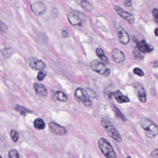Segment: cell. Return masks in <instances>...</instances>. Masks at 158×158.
I'll list each match as a JSON object with an SVG mask.
<instances>
[{"instance_id":"obj_1","label":"cell","mask_w":158,"mask_h":158,"mask_svg":"<svg viewBox=\"0 0 158 158\" xmlns=\"http://www.w3.org/2000/svg\"><path fill=\"white\" fill-rule=\"evenodd\" d=\"M140 124L148 138L154 139L158 135V126L150 119L143 117L141 119Z\"/></svg>"},{"instance_id":"obj_2","label":"cell","mask_w":158,"mask_h":158,"mask_svg":"<svg viewBox=\"0 0 158 158\" xmlns=\"http://www.w3.org/2000/svg\"><path fill=\"white\" fill-rule=\"evenodd\" d=\"M101 124L105 131L110 138L118 143H121L122 138L118 130L110 121L106 118H102Z\"/></svg>"},{"instance_id":"obj_3","label":"cell","mask_w":158,"mask_h":158,"mask_svg":"<svg viewBox=\"0 0 158 158\" xmlns=\"http://www.w3.org/2000/svg\"><path fill=\"white\" fill-rule=\"evenodd\" d=\"M98 147L101 152L106 158H117V154L111 144L104 138H99Z\"/></svg>"},{"instance_id":"obj_4","label":"cell","mask_w":158,"mask_h":158,"mask_svg":"<svg viewBox=\"0 0 158 158\" xmlns=\"http://www.w3.org/2000/svg\"><path fill=\"white\" fill-rule=\"evenodd\" d=\"M68 19L72 26L82 27L86 22L87 17L81 11L74 10L68 14Z\"/></svg>"},{"instance_id":"obj_5","label":"cell","mask_w":158,"mask_h":158,"mask_svg":"<svg viewBox=\"0 0 158 158\" xmlns=\"http://www.w3.org/2000/svg\"><path fill=\"white\" fill-rule=\"evenodd\" d=\"M90 68L99 75L108 77L110 75V70L106 65L97 60H93L90 63Z\"/></svg>"},{"instance_id":"obj_6","label":"cell","mask_w":158,"mask_h":158,"mask_svg":"<svg viewBox=\"0 0 158 158\" xmlns=\"http://www.w3.org/2000/svg\"><path fill=\"white\" fill-rule=\"evenodd\" d=\"M75 97L85 106L89 107L92 105V102L89 95L83 88L80 87L77 88L75 92Z\"/></svg>"},{"instance_id":"obj_7","label":"cell","mask_w":158,"mask_h":158,"mask_svg":"<svg viewBox=\"0 0 158 158\" xmlns=\"http://www.w3.org/2000/svg\"><path fill=\"white\" fill-rule=\"evenodd\" d=\"M115 9L117 14L129 24H133L134 23L135 17L132 14L124 11L119 6H116Z\"/></svg>"},{"instance_id":"obj_8","label":"cell","mask_w":158,"mask_h":158,"mask_svg":"<svg viewBox=\"0 0 158 158\" xmlns=\"http://www.w3.org/2000/svg\"><path fill=\"white\" fill-rule=\"evenodd\" d=\"M117 34L119 41L122 44L126 45L130 42V39L129 34L123 28L121 27H118L117 30Z\"/></svg>"},{"instance_id":"obj_9","label":"cell","mask_w":158,"mask_h":158,"mask_svg":"<svg viewBox=\"0 0 158 158\" xmlns=\"http://www.w3.org/2000/svg\"><path fill=\"white\" fill-rule=\"evenodd\" d=\"M49 128L55 134L58 135H63L67 133V130L64 127L54 122L49 123Z\"/></svg>"},{"instance_id":"obj_10","label":"cell","mask_w":158,"mask_h":158,"mask_svg":"<svg viewBox=\"0 0 158 158\" xmlns=\"http://www.w3.org/2000/svg\"><path fill=\"white\" fill-rule=\"evenodd\" d=\"M31 9L34 14L40 15L44 14L46 11V6L41 2H36L31 5Z\"/></svg>"},{"instance_id":"obj_11","label":"cell","mask_w":158,"mask_h":158,"mask_svg":"<svg viewBox=\"0 0 158 158\" xmlns=\"http://www.w3.org/2000/svg\"><path fill=\"white\" fill-rule=\"evenodd\" d=\"M111 56L113 61L118 64L122 63L125 59L124 53L118 48H114L111 51Z\"/></svg>"},{"instance_id":"obj_12","label":"cell","mask_w":158,"mask_h":158,"mask_svg":"<svg viewBox=\"0 0 158 158\" xmlns=\"http://www.w3.org/2000/svg\"><path fill=\"white\" fill-rule=\"evenodd\" d=\"M29 64L31 68L35 70H41L45 67V64L44 62L37 58H31Z\"/></svg>"},{"instance_id":"obj_13","label":"cell","mask_w":158,"mask_h":158,"mask_svg":"<svg viewBox=\"0 0 158 158\" xmlns=\"http://www.w3.org/2000/svg\"><path fill=\"white\" fill-rule=\"evenodd\" d=\"M110 95H113L117 102L120 104L130 102V99L127 96L124 95L119 90H117L114 93H111Z\"/></svg>"},{"instance_id":"obj_14","label":"cell","mask_w":158,"mask_h":158,"mask_svg":"<svg viewBox=\"0 0 158 158\" xmlns=\"http://www.w3.org/2000/svg\"><path fill=\"white\" fill-rule=\"evenodd\" d=\"M137 47L140 52L143 53H148L153 51V48L144 40H142L137 43Z\"/></svg>"},{"instance_id":"obj_15","label":"cell","mask_w":158,"mask_h":158,"mask_svg":"<svg viewBox=\"0 0 158 158\" xmlns=\"http://www.w3.org/2000/svg\"><path fill=\"white\" fill-rule=\"evenodd\" d=\"M137 96L142 103H145L147 101V95L144 88L141 84H138L136 86Z\"/></svg>"},{"instance_id":"obj_16","label":"cell","mask_w":158,"mask_h":158,"mask_svg":"<svg viewBox=\"0 0 158 158\" xmlns=\"http://www.w3.org/2000/svg\"><path fill=\"white\" fill-rule=\"evenodd\" d=\"M33 87L36 93L41 96L46 97L48 94L47 89L45 86L41 84H34Z\"/></svg>"},{"instance_id":"obj_17","label":"cell","mask_w":158,"mask_h":158,"mask_svg":"<svg viewBox=\"0 0 158 158\" xmlns=\"http://www.w3.org/2000/svg\"><path fill=\"white\" fill-rule=\"evenodd\" d=\"M96 53L102 63L105 64H110L109 60L106 56L104 53V51L101 48H97L96 51Z\"/></svg>"},{"instance_id":"obj_18","label":"cell","mask_w":158,"mask_h":158,"mask_svg":"<svg viewBox=\"0 0 158 158\" xmlns=\"http://www.w3.org/2000/svg\"><path fill=\"white\" fill-rule=\"evenodd\" d=\"M54 96L56 100L61 102H66L68 99L66 95L62 91H58L56 92Z\"/></svg>"},{"instance_id":"obj_19","label":"cell","mask_w":158,"mask_h":158,"mask_svg":"<svg viewBox=\"0 0 158 158\" xmlns=\"http://www.w3.org/2000/svg\"><path fill=\"white\" fill-rule=\"evenodd\" d=\"M81 6L87 12H92L94 9L93 5L86 0H82L81 2Z\"/></svg>"},{"instance_id":"obj_20","label":"cell","mask_w":158,"mask_h":158,"mask_svg":"<svg viewBox=\"0 0 158 158\" xmlns=\"http://www.w3.org/2000/svg\"><path fill=\"white\" fill-rule=\"evenodd\" d=\"M34 126L37 130H42L45 128V123L42 119L37 118L34 121Z\"/></svg>"},{"instance_id":"obj_21","label":"cell","mask_w":158,"mask_h":158,"mask_svg":"<svg viewBox=\"0 0 158 158\" xmlns=\"http://www.w3.org/2000/svg\"><path fill=\"white\" fill-rule=\"evenodd\" d=\"M10 137L13 142L16 143L19 139V134L17 131L15 130H12L10 131Z\"/></svg>"},{"instance_id":"obj_22","label":"cell","mask_w":158,"mask_h":158,"mask_svg":"<svg viewBox=\"0 0 158 158\" xmlns=\"http://www.w3.org/2000/svg\"><path fill=\"white\" fill-rule=\"evenodd\" d=\"M15 109L17 111H19L20 114L23 115H26L27 113H29L30 112V110L27 109L26 108L22 106H19V105L16 106Z\"/></svg>"},{"instance_id":"obj_23","label":"cell","mask_w":158,"mask_h":158,"mask_svg":"<svg viewBox=\"0 0 158 158\" xmlns=\"http://www.w3.org/2000/svg\"><path fill=\"white\" fill-rule=\"evenodd\" d=\"M113 108V110H114L116 116L118 117V118H119L120 119H121L122 120L124 121L125 120V118H124V116L122 115V114L121 113L119 110L117 108V107L115 106H113V108Z\"/></svg>"},{"instance_id":"obj_24","label":"cell","mask_w":158,"mask_h":158,"mask_svg":"<svg viewBox=\"0 0 158 158\" xmlns=\"http://www.w3.org/2000/svg\"><path fill=\"white\" fill-rule=\"evenodd\" d=\"M8 158H19V154L15 149H12L8 153Z\"/></svg>"},{"instance_id":"obj_25","label":"cell","mask_w":158,"mask_h":158,"mask_svg":"<svg viewBox=\"0 0 158 158\" xmlns=\"http://www.w3.org/2000/svg\"><path fill=\"white\" fill-rule=\"evenodd\" d=\"M46 75H47V73L46 71L43 70H40L38 73V76H37V79H38V81H43L46 77Z\"/></svg>"},{"instance_id":"obj_26","label":"cell","mask_w":158,"mask_h":158,"mask_svg":"<svg viewBox=\"0 0 158 158\" xmlns=\"http://www.w3.org/2000/svg\"><path fill=\"white\" fill-rule=\"evenodd\" d=\"M133 72L135 74L137 75L139 77H142L144 75L143 71L139 68H135L133 69Z\"/></svg>"},{"instance_id":"obj_27","label":"cell","mask_w":158,"mask_h":158,"mask_svg":"<svg viewBox=\"0 0 158 158\" xmlns=\"http://www.w3.org/2000/svg\"><path fill=\"white\" fill-rule=\"evenodd\" d=\"M152 14H153L155 22L158 24V9L155 8L153 9V11H152Z\"/></svg>"},{"instance_id":"obj_28","label":"cell","mask_w":158,"mask_h":158,"mask_svg":"<svg viewBox=\"0 0 158 158\" xmlns=\"http://www.w3.org/2000/svg\"><path fill=\"white\" fill-rule=\"evenodd\" d=\"M7 27L4 23L0 21V31L2 32H6L7 31Z\"/></svg>"},{"instance_id":"obj_29","label":"cell","mask_w":158,"mask_h":158,"mask_svg":"<svg viewBox=\"0 0 158 158\" xmlns=\"http://www.w3.org/2000/svg\"><path fill=\"white\" fill-rule=\"evenodd\" d=\"M150 156L153 158H158V149H155L153 150Z\"/></svg>"},{"instance_id":"obj_30","label":"cell","mask_w":158,"mask_h":158,"mask_svg":"<svg viewBox=\"0 0 158 158\" xmlns=\"http://www.w3.org/2000/svg\"><path fill=\"white\" fill-rule=\"evenodd\" d=\"M124 5L127 7H130L132 6V2L131 0H125Z\"/></svg>"},{"instance_id":"obj_31","label":"cell","mask_w":158,"mask_h":158,"mask_svg":"<svg viewBox=\"0 0 158 158\" xmlns=\"http://www.w3.org/2000/svg\"><path fill=\"white\" fill-rule=\"evenodd\" d=\"M62 35L64 38H67L68 37L69 33L67 31L64 30L62 31Z\"/></svg>"},{"instance_id":"obj_32","label":"cell","mask_w":158,"mask_h":158,"mask_svg":"<svg viewBox=\"0 0 158 158\" xmlns=\"http://www.w3.org/2000/svg\"><path fill=\"white\" fill-rule=\"evenodd\" d=\"M154 33H155V35H156V36L158 37V27H157L156 29H155V31H154Z\"/></svg>"},{"instance_id":"obj_33","label":"cell","mask_w":158,"mask_h":158,"mask_svg":"<svg viewBox=\"0 0 158 158\" xmlns=\"http://www.w3.org/2000/svg\"><path fill=\"white\" fill-rule=\"evenodd\" d=\"M131 158V156H129L127 157V158Z\"/></svg>"},{"instance_id":"obj_34","label":"cell","mask_w":158,"mask_h":158,"mask_svg":"<svg viewBox=\"0 0 158 158\" xmlns=\"http://www.w3.org/2000/svg\"><path fill=\"white\" fill-rule=\"evenodd\" d=\"M0 158H2V157L1 156H0Z\"/></svg>"},{"instance_id":"obj_35","label":"cell","mask_w":158,"mask_h":158,"mask_svg":"<svg viewBox=\"0 0 158 158\" xmlns=\"http://www.w3.org/2000/svg\"><path fill=\"white\" fill-rule=\"evenodd\" d=\"M115 1H118V0H115Z\"/></svg>"}]
</instances>
